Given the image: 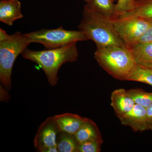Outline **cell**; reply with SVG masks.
I'll return each mask as SVG.
<instances>
[{
	"label": "cell",
	"mask_w": 152,
	"mask_h": 152,
	"mask_svg": "<svg viewBox=\"0 0 152 152\" xmlns=\"http://www.w3.org/2000/svg\"><path fill=\"white\" fill-rule=\"evenodd\" d=\"M23 58L36 63L43 70L49 83L55 86L58 83L60 68L66 63L75 62L78 57L76 42L55 49L34 51L27 48L22 53Z\"/></svg>",
	"instance_id": "6da1fadb"
},
{
	"label": "cell",
	"mask_w": 152,
	"mask_h": 152,
	"mask_svg": "<svg viewBox=\"0 0 152 152\" xmlns=\"http://www.w3.org/2000/svg\"><path fill=\"white\" fill-rule=\"evenodd\" d=\"M79 30L91 40L96 48L118 45L126 47L115 29L112 20L85 6ZM127 48V47H126Z\"/></svg>",
	"instance_id": "7a4b0ae2"
},
{
	"label": "cell",
	"mask_w": 152,
	"mask_h": 152,
	"mask_svg": "<svg viewBox=\"0 0 152 152\" xmlns=\"http://www.w3.org/2000/svg\"><path fill=\"white\" fill-rule=\"evenodd\" d=\"M94 58L101 67L120 80H127L136 64L131 49L121 46L96 48Z\"/></svg>",
	"instance_id": "3957f363"
},
{
	"label": "cell",
	"mask_w": 152,
	"mask_h": 152,
	"mask_svg": "<svg viewBox=\"0 0 152 152\" xmlns=\"http://www.w3.org/2000/svg\"><path fill=\"white\" fill-rule=\"evenodd\" d=\"M31 43L25 34L20 32L9 35L5 30L0 28V81L7 90L12 87L14 63Z\"/></svg>",
	"instance_id": "277c9868"
},
{
	"label": "cell",
	"mask_w": 152,
	"mask_h": 152,
	"mask_svg": "<svg viewBox=\"0 0 152 152\" xmlns=\"http://www.w3.org/2000/svg\"><path fill=\"white\" fill-rule=\"evenodd\" d=\"M25 35L31 43L42 44L46 49L57 48L72 43L88 40L82 31L65 30L63 26L56 29H42Z\"/></svg>",
	"instance_id": "5b68a950"
},
{
	"label": "cell",
	"mask_w": 152,
	"mask_h": 152,
	"mask_svg": "<svg viewBox=\"0 0 152 152\" xmlns=\"http://www.w3.org/2000/svg\"><path fill=\"white\" fill-rule=\"evenodd\" d=\"M114 28L128 48L131 49L152 24V18L123 15L112 20Z\"/></svg>",
	"instance_id": "8992f818"
},
{
	"label": "cell",
	"mask_w": 152,
	"mask_h": 152,
	"mask_svg": "<svg viewBox=\"0 0 152 152\" xmlns=\"http://www.w3.org/2000/svg\"><path fill=\"white\" fill-rule=\"evenodd\" d=\"M60 132L54 117L47 118L38 129L34 140V146L38 151L45 152L50 147L57 146Z\"/></svg>",
	"instance_id": "52a82bcc"
},
{
	"label": "cell",
	"mask_w": 152,
	"mask_h": 152,
	"mask_svg": "<svg viewBox=\"0 0 152 152\" xmlns=\"http://www.w3.org/2000/svg\"><path fill=\"white\" fill-rule=\"evenodd\" d=\"M122 125L130 127L134 132L148 130L146 108L135 105L129 112L119 118Z\"/></svg>",
	"instance_id": "ba28073f"
},
{
	"label": "cell",
	"mask_w": 152,
	"mask_h": 152,
	"mask_svg": "<svg viewBox=\"0 0 152 152\" xmlns=\"http://www.w3.org/2000/svg\"><path fill=\"white\" fill-rule=\"evenodd\" d=\"M135 105L127 90L123 88L114 91L111 95V106L118 118L129 112Z\"/></svg>",
	"instance_id": "9c48e42d"
},
{
	"label": "cell",
	"mask_w": 152,
	"mask_h": 152,
	"mask_svg": "<svg viewBox=\"0 0 152 152\" xmlns=\"http://www.w3.org/2000/svg\"><path fill=\"white\" fill-rule=\"evenodd\" d=\"M60 132L75 135L88 118L77 115L65 113L54 116Z\"/></svg>",
	"instance_id": "30bf717a"
},
{
	"label": "cell",
	"mask_w": 152,
	"mask_h": 152,
	"mask_svg": "<svg viewBox=\"0 0 152 152\" xmlns=\"http://www.w3.org/2000/svg\"><path fill=\"white\" fill-rule=\"evenodd\" d=\"M19 0H1L0 1V21L12 26L15 21L23 18Z\"/></svg>",
	"instance_id": "8fae6325"
},
{
	"label": "cell",
	"mask_w": 152,
	"mask_h": 152,
	"mask_svg": "<svg viewBox=\"0 0 152 152\" xmlns=\"http://www.w3.org/2000/svg\"><path fill=\"white\" fill-rule=\"evenodd\" d=\"M131 50L136 64L152 66V42L138 43Z\"/></svg>",
	"instance_id": "7c38bea8"
},
{
	"label": "cell",
	"mask_w": 152,
	"mask_h": 152,
	"mask_svg": "<svg viewBox=\"0 0 152 152\" xmlns=\"http://www.w3.org/2000/svg\"><path fill=\"white\" fill-rule=\"evenodd\" d=\"M74 136L79 144L92 139L102 138L100 131L96 123L89 118H87Z\"/></svg>",
	"instance_id": "4fadbf2b"
},
{
	"label": "cell",
	"mask_w": 152,
	"mask_h": 152,
	"mask_svg": "<svg viewBox=\"0 0 152 152\" xmlns=\"http://www.w3.org/2000/svg\"><path fill=\"white\" fill-rule=\"evenodd\" d=\"M85 6L110 20L116 18V7L112 0H91Z\"/></svg>",
	"instance_id": "5bb4252c"
},
{
	"label": "cell",
	"mask_w": 152,
	"mask_h": 152,
	"mask_svg": "<svg viewBox=\"0 0 152 152\" xmlns=\"http://www.w3.org/2000/svg\"><path fill=\"white\" fill-rule=\"evenodd\" d=\"M127 81L140 82L152 86V66H141L136 64Z\"/></svg>",
	"instance_id": "9a60e30c"
},
{
	"label": "cell",
	"mask_w": 152,
	"mask_h": 152,
	"mask_svg": "<svg viewBox=\"0 0 152 152\" xmlns=\"http://www.w3.org/2000/svg\"><path fill=\"white\" fill-rule=\"evenodd\" d=\"M79 143L74 135L60 132L57 138L59 152H78Z\"/></svg>",
	"instance_id": "2e32d148"
},
{
	"label": "cell",
	"mask_w": 152,
	"mask_h": 152,
	"mask_svg": "<svg viewBox=\"0 0 152 152\" xmlns=\"http://www.w3.org/2000/svg\"><path fill=\"white\" fill-rule=\"evenodd\" d=\"M124 15L152 18V0H135L132 10Z\"/></svg>",
	"instance_id": "e0dca14e"
},
{
	"label": "cell",
	"mask_w": 152,
	"mask_h": 152,
	"mask_svg": "<svg viewBox=\"0 0 152 152\" xmlns=\"http://www.w3.org/2000/svg\"><path fill=\"white\" fill-rule=\"evenodd\" d=\"M127 91L136 104L147 108L152 104V92H148L140 89H131Z\"/></svg>",
	"instance_id": "ac0fdd59"
},
{
	"label": "cell",
	"mask_w": 152,
	"mask_h": 152,
	"mask_svg": "<svg viewBox=\"0 0 152 152\" xmlns=\"http://www.w3.org/2000/svg\"><path fill=\"white\" fill-rule=\"evenodd\" d=\"M103 142L102 138L94 139L79 144L78 152H99Z\"/></svg>",
	"instance_id": "d6986e66"
},
{
	"label": "cell",
	"mask_w": 152,
	"mask_h": 152,
	"mask_svg": "<svg viewBox=\"0 0 152 152\" xmlns=\"http://www.w3.org/2000/svg\"><path fill=\"white\" fill-rule=\"evenodd\" d=\"M135 0H118L116 7V18L132 10Z\"/></svg>",
	"instance_id": "ffe728a7"
},
{
	"label": "cell",
	"mask_w": 152,
	"mask_h": 152,
	"mask_svg": "<svg viewBox=\"0 0 152 152\" xmlns=\"http://www.w3.org/2000/svg\"><path fill=\"white\" fill-rule=\"evenodd\" d=\"M151 42H152V24L143 35L138 43Z\"/></svg>",
	"instance_id": "44dd1931"
},
{
	"label": "cell",
	"mask_w": 152,
	"mask_h": 152,
	"mask_svg": "<svg viewBox=\"0 0 152 152\" xmlns=\"http://www.w3.org/2000/svg\"><path fill=\"white\" fill-rule=\"evenodd\" d=\"M148 130H152V104L146 108Z\"/></svg>",
	"instance_id": "7402d4cb"
},
{
	"label": "cell",
	"mask_w": 152,
	"mask_h": 152,
	"mask_svg": "<svg viewBox=\"0 0 152 152\" xmlns=\"http://www.w3.org/2000/svg\"><path fill=\"white\" fill-rule=\"evenodd\" d=\"M85 1H86V3L89 2L91 0H84Z\"/></svg>",
	"instance_id": "603a6c76"
},
{
	"label": "cell",
	"mask_w": 152,
	"mask_h": 152,
	"mask_svg": "<svg viewBox=\"0 0 152 152\" xmlns=\"http://www.w3.org/2000/svg\"><path fill=\"white\" fill-rule=\"evenodd\" d=\"M112 1H115V0H112Z\"/></svg>",
	"instance_id": "cb8c5ba5"
}]
</instances>
